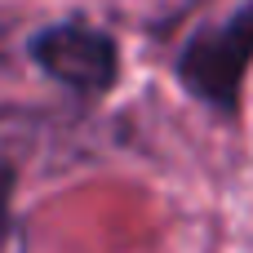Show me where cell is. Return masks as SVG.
<instances>
[{
	"label": "cell",
	"instance_id": "cell-4",
	"mask_svg": "<svg viewBox=\"0 0 253 253\" xmlns=\"http://www.w3.org/2000/svg\"><path fill=\"white\" fill-rule=\"evenodd\" d=\"M0 253H27V236H22V222L0 231Z\"/></svg>",
	"mask_w": 253,
	"mask_h": 253
},
{
	"label": "cell",
	"instance_id": "cell-2",
	"mask_svg": "<svg viewBox=\"0 0 253 253\" xmlns=\"http://www.w3.org/2000/svg\"><path fill=\"white\" fill-rule=\"evenodd\" d=\"M27 49H31V62L49 80H58L62 89H71L80 98H102L120 80L116 40L84 18H67V22H53V27L36 31Z\"/></svg>",
	"mask_w": 253,
	"mask_h": 253
},
{
	"label": "cell",
	"instance_id": "cell-3",
	"mask_svg": "<svg viewBox=\"0 0 253 253\" xmlns=\"http://www.w3.org/2000/svg\"><path fill=\"white\" fill-rule=\"evenodd\" d=\"M13 182H18L13 165H9V160H0V231L18 227V218H13Z\"/></svg>",
	"mask_w": 253,
	"mask_h": 253
},
{
	"label": "cell",
	"instance_id": "cell-1",
	"mask_svg": "<svg viewBox=\"0 0 253 253\" xmlns=\"http://www.w3.org/2000/svg\"><path fill=\"white\" fill-rule=\"evenodd\" d=\"M249 67H253V0H240L227 18H218L209 27H196L187 36L182 53L173 58L178 84L218 116L240 111Z\"/></svg>",
	"mask_w": 253,
	"mask_h": 253
}]
</instances>
